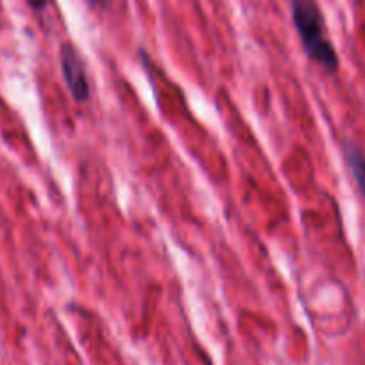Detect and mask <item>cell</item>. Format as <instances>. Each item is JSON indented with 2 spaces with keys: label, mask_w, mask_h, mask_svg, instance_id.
<instances>
[{
  "label": "cell",
  "mask_w": 365,
  "mask_h": 365,
  "mask_svg": "<svg viewBox=\"0 0 365 365\" xmlns=\"http://www.w3.org/2000/svg\"><path fill=\"white\" fill-rule=\"evenodd\" d=\"M292 20L307 56L327 71H337L339 56L324 32V20L316 0H292Z\"/></svg>",
  "instance_id": "obj_1"
},
{
  "label": "cell",
  "mask_w": 365,
  "mask_h": 365,
  "mask_svg": "<svg viewBox=\"0 0 365 365\" xmlns=\"http://www.w3.org/2000/svg\"><path fill=\"white\" fill-rule=\"evenodd\" d=\"M89 2H91V4H102V6H103V4H107V0H89Z\"/></svg>",
  "instance_id": "obj_5"
},
{
  "label": "cell",
  "mask_w": 365,
  "mask_h": 365,
  "mask_svg": "<svg viewBox=\"0 0 365 365\" xmlns=\"http://www.w3.org/2000/svg\"><path fill=\"white\" fill-rule=\"evenodd\" d=\"M61 71H63L68 91L73 96L75 102H88L91 96L88 71H86L84 61H82L78 50L70 43L61 48Z\"/></svg>",
  "instance_id": "obj_2"
},
{
  "label": "cell",
  "mask_w": 365,
  "mask_h": 365,
  "mask_svg": "<svg viewBox=\"0 0 365 365\" xmlns=\"http://www.w3.org/2000/svg\"><path fill=\"white\" fill-rule=\"evenodd\" d=\"M342 152H344V159L348 163L349 170H351V175L355 178L356 185H359L360 192L365 196V153L355 143L349 141L342 145Z\"/></svg>",
  "instance_id": "obj_3"
},
{
  "label": "cell",
  "mask_w": 365,
  "mask_h": 365,
  "mask_svg": "<svg viewBox=\"0 0 365 365\" xmlns=\"http://www.w3.org/2000/svg\"><path fill=\"white\" fill-rule=\"evenodd\" d=\"M29 2H31V6L34 7V9H43L46 4V0H29Z\"/></svg>",
  "instance_id": "obj_4"
}]
</instances>
